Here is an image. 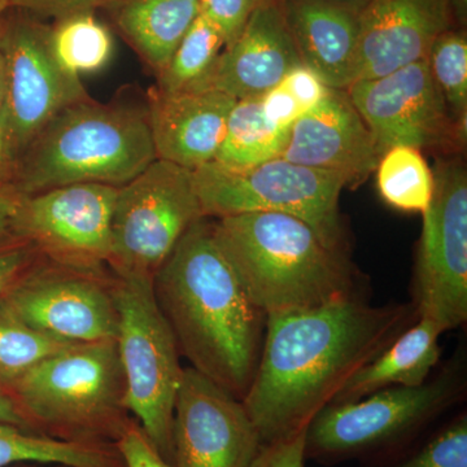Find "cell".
<instances>
[{
    "mask_svg": "<svg viewBox=\"0 0 467 467\" xmlns=\"http://www.w3.org/2000/svg\"><path fill=\"white\" fill-rule=\"evenodd\" d=\"M290 129L270 122L261 109L260 97L236 100L227 119L225 138L213 162L243 171L281 156Z\"/></svg>",
    "mask_w": 467,
    "mask_h": 467,
    "instance_id": "23",
    "label": "cell"
},
{
    "mask_svg": "<svg viewBox=\"0 0 467 467\" xmlns=\"http://www.w3.org/2000/svg\"><path fill=\"white\" fill-rule=\"evenodd\" d=\"M67 344L34 330L0 297V389L7 392L26 371Z\"/></svg>",
    "mask_w": 467,
    "mask_h": 467,
    "instance_id": "28",
    "label": "cell"
},
{
    "mask_svg": "<svg viewBox=\"0 0 467 467\" xmlns=\"http://www.w3.org/2000/svg\"><path fill=\"white\" fill-rule=\"evenodd\" d=\"M465 389L462 361H453L422 386L389 387L358 401L328 404L306 427V461L393 465L427 427L462 400Z\"/></svg>",
    "mask_w": 467,
    "mask_h": 467,
    "instance_id": "6",
    "label": "cell"
},
{
    "mask_svg": "<svg viewBox=\"0 0 467 467\" xmlns=\"http://www.w3.org/2000/svg\"><path fill=\"white\" fill-rule=\"evenodd\" d=\"M5 109L17 161L57 113L88 99L79 77L67 75L52 54L50 30L17 20L0 32Z\"/></svg>",
    "mask_w": 467,
    "mask_h": 467,
    "instance_id": "14",
    "label": "cell"
},
{
    "mask_svg": "<svg viewBox=\"0 0 467 467\" xmlns=\"http://www.w3.org/2000/svg\"><path fill=\"white\" fill-rule=\"evenodd\" d=\"M115 445L125 467H173L153 447L134 418Z\"/></svg>",
    "mask_w": 467,
    "mask_h": 467,
    "instance_id": "33",
    "label": "cell"
},
{
    "mask_svg": "<svg viewBox=\"0 0 467 467\" xmlns=\"http://www.w3.org/2000/svg\"><path fill=\"white\" fill-rule=\"evenodd\" d=\"M430 69L451 119L466 133L467 117V38L462 29L447 30L432 43L427 55Z\"/></svg>",
    "mask_w": 467,
    "mask_h": 467,
    "instance_id": "29",
    "label": "cell"
},
{
    "mask_svg": "<svg viewBox=\"0 0 467 467\" xmlns=\"http://www.w3.org/2000/svg\"><path fill=\"white\" fill-rule=\"evenodd\" d=\"M153 294L190 368L243 400L259 365L266 316L221 251L212 218L183 234L160 267Z\"/></svg>",
    "mask_w": 467,
    "mask_h": 467,
    "instance_id": "2",
    "label": "cell"
},
{
    "mask_svg": "<svg viewBox=\"0 0 467 467\" xmlns=\"http://www.w3.org/2000/svg\"><path fill=\"white\" fill-rule=\"evenodd\" d=\"M201 218L193 171L156 159L117 192L107 264L110 275L153 285L183 234Z\"/></svg>",
    "mask_w": 467,
    "mask_h": 467,
    "instance_id": "9",
    "label": "cell"
},
{
    "mask_svg": "<svg viewBox=\"0 0 467 467\" xmlns=\"http://www.w3.org/2000/svg\"><path fill=\"white\" fill-rule=\"evenodd\" d=\"M117 192L109 184L76 183L20 196L9 232L50 263L106 272Z\"/></svg>",
    "mask_w": 467,
    "mask_h": 467,
    "instance_id": "11",
    "label": "cell"
},
{
    "mask_svg": "<svg viewBox=\"0 0 467 467\" xmlns=\"http://www.w3.org/2000/svg\"><path fill=\"white\" fill-rule=\"evenodd\" d=\"M117 2L119 0H9V5L43 16L63 18L81 12H91L101 5H116Z\"/></svg>",
    "mask_w": 467,
    "mask_h": 467,
    "instance_id": "37",
    "label": "cell"
},
{
    "mask_svg": "<svg viewBox=\"0 0 467 467\" xmlns=\"http://www.w3.org/2000/svg\"><path fill=\"white\" fill-rule=\"evenodd\" d=\"M257 2L259 0H199V8L202 16L221 34L226 47L244 29Z\"/></svg>",
    "mask_w": 467,
    "mask_h": 467,
    "instance_id": "32",
    "label": "cell"
},
{
    "mask_svg": "<svg viewBox=\"0 0 467 467\" xmlns=\"http://www.w3.org/2000/svg\"><path fill=\"white\" fill-rule=\"evenodd\" d=\"M8 7H11V5H9V0H0V16L5 14V9Z\"/></svg>",
    "mask_w": 467,
    "mask_h": 467,
    "instance_id": "42",
    "label": "cell"
},
{
    "mask_svg": "<svg viewBox=\"0 0 467 467\" xmlns=\"http://www.w3.org/2000/svg\"><path fill=\"white\" fill-rule=\"evenodd\" d=\"M52 54L67 75L79 77L103 69L113 52L109 30L92 12L58 18L50 30Z\"/></svg>",
    "mask_w": 467,
    "mask_h": 467,
    "instance_id": "26",
    "label": "cell"
},
{
    "mask_svg": "<svg viewBox=\"0 0 467 467\" xmlns=\"http://www.w3.org/2000/svg\"><path fill=\"white\" fill-rule=\"evenodd\" d=\"M261 445L242 400L184 368L174 404L173 467H247Z\"/></svg>",
    "mask_w": 467,
    "mask_h": 467,
    "instance_id": "15",
    "label": "cell"
},
{
    "mask_svg": "<svg viewBox=\"0 0 467 467\" xmlns=\"http://www.w3.org/2000/svg\"><path fill=\"white\" fill-rule=\"evenodd\" d=\"M281 7L301 63L328 88L347 90L355 81L358 11L334 0H281Z\"/></svg>",
    "mask_w": 467,
    "mask_h": 467,
    "instance_id": "20",
    "label": "cell"
},
{
    "mask_svg": "<svg viewBox=\"0 0 467 467\" xmlns=\"http://www.w3.org/2000/svg\"><path fill=\"white\" fill-rule=\"evenodd\" d=\"M193 184L204 217L290 214L306 221L326 244L344 252L339 198L350 186L346 175L276 158L243 171L209 162L193 171Z\"/></svg>",
    "mask_w": 467,
    "mask_h": 467,
    "instance_id": "7",
    "label": "cell"
},
{
    "mask_svg": "<svg viewBox=\"0 0 467 467\" xmlns=\"http://www.w3.org/2000/svg\"><path fill=\"white\" fill-rule=\"evenodd\" d=\"M42 259L32 243L11 232L0 236V297Z\"/></svg>",
    "mask_w": 467,
    "mask_h": 467,
    "instance_id": "31",
    "label": "cell"
},
{
    "mask_svg": "<svg viewBox=\"0 0 467 467\" xmlns=\"http://www.w3.org/2000/svg\"><path fill=\"white\" fill-rule=\"evenodd\" d=\"M431 204L423 225L414 276L417 318L444 333L467 321V173L460 160L435 165Z\"/></svg>",
    "mask_w": 467,
    "mask_h": 467,
    "instance_id": "10",
    "label": "cell"
},
{
    "mask_svg": "<svg viewBox=\"0 0 467 467\" xmlns=\"http://www.w3.org/2000/svg\"><path fill=\"white\" fill-rule=\"evenodd\" d=\"M236 100L202 88L147 94V115L156 159L190 171L213 162L225 138L227 119Z\"/></svg>",
    "mask_w": 467,
    "mask_h": 467,
    "instance_id": "19",
    "label": "cell"
},
{
    "mask_svg": "<svg viewBox=\"0 0 467 467\" xmlns=\"http://www.w3.org/2000/svg\"><path fill=\"white\" fill-rule=\"evenodd\" d=\"M7 393L27 431L55 441L116 444L133 420L116 340L67 344Z\"/></svg>",
    "mask_w": 467,
    "mask_h": 467,
    "instance_id": "5",
    "label": "cell"
},
{
    "mask_svg": "<svg viewBox=\"0 0 467 467\" xmlns=\"http://www.w3.org/2000/svg\"><path fill=\"white\" fill-rule=\"evenodd\" d=\"M17 158L9 140L5 109V73L0 54V198L18 199L16 181Z\"/></svg>",
    "mask_w": 467,
    "mask_h": 467,
    "instance_id": "36",
    "label": "cell"
},
{
    "mask_svg": "<svg viewBox=\"0 0 467 467\" xmlns=\"http://www.w3.org/2000/svg\"><path fill=\"white\" fill-rule=\"evenodd\" d=\"M279 158L321 171L346 175L358 184L377 169L380 155L346 90H333L318 106L291 126Z\"/></svg>",
    "mask_w": 467,
    "mask_h": 467,
    "instance_id": "17",
    "label": "cell"
},
{
    "mask_svg": "<svg viewBox=\"0 0 467 467\" xmlns=\"http://www.w3.org/2000/svg\"><path fill=\"white\" fill-rule=\"evenodd\" d=\"M115 5L117 26L156 77L201 15L199 0H119Z\"/></svg>",
    "mask_w": 467,
    "mask_h": 467,
    "instance_id": "22",
    "label": "cell"
},
{
    "mask_svg": "<svg viewBox=\"0 0 467 467\" xmlns=\"http://www.w3.org/2000/svg\"><path fill=\"white\" fill-rule=\"evenodd\" d=\"M279 86L290 92L291 97L299 104L303 115L318 106L333 90L325 84L317 72L303 63L292 67L279 82Z\"/></svg>",
    "mask_w": 467,
    "mask_h": 467,
    "instance_id": "34",
    "label": "cell"
},
{
    "mask_svg": "<svg viewBox=\"0 0 467 467\" xmlns=\"http://www.w3.org/2000/svg\"><path fill=\"white\" fill-rule=\"evenodd\" d=\"M125 467L115 444L55 441L0 422V467L26 465Z\"/></svg>",
    "mask_w": 467,
    "mask_h": 467,
    "instance_id": "24",
    "label": "cell"
},
{
    "mask_svg": "<svg viewBox=\"0 0 467 467\" xmlns=\"http://www.w3.org/2000/svg\"><path fill=\"white\" fill-rule=\"evenodd\" d=\"M306 431L261 445L247 467H306Z\"/></svg>",
    "mask_w": 467,
    "mask_h": 467,
    "instance_id": "35",
    "label": "cell"
},
{
    "mask_svg": "<svg viewBox=\"0 0 467 467\" xmlns=\"http://www.w3.org/2000/svg\"><path fill=\"white\" fill-rule=\"evenodd\" d=\"M261 109L270 122L279 128L290 129L303 112L290 92L281 86L270 88L260 97Z\"/></svg>",
    "mask_w": 467,
    "mask_h": 467,
    "instance_id": "38",
    "label": "cell"
},
{
    "mask_svg": "<svg viewBox=\"0 0 467 467\" xmlns=\"http://www.w3.org/2000/svg\"><path fill=\"white\" fill-rule=\"evenodd\" d=\"M0 422L8 423V425L20 427V429L27 431L23 418L18 414L14 401L9 398L8 393L5 389H0ZM30 432V431H29Z\"/></svg>",
    "mask_w": 467,
    "mask_h": 467,
    "instance_id": "39",
    "label": "cell"
},
{
    "mask_svg": "<svg viewBox=\"0 0 467 467\" xmlns=\"http://www.w3.org/2000/svg\"><path fill=\"white\" fill-rule=\"evenodd\" d=\"M334 2L342 3L344 5H348L350 8H355L356 11H359L368 0H334Z\"/></svg>",
    "mask_w": 467,
    "mask_h": 467,
    "instance_id": "41",
    "label": "cell"
},
{
    "mask_svg": "<svg viewBox=\"0 0 467 467\" xmlns=\"http://www.w3.org/2000/svg\"><path fill=\"white\" fill-rule=\"evenodd\" d=\"M389 467H467V416L453 418L417 451Z\"/></svg>",
    "mask_w": 467,
    "mask_h": 467,
    "instance_id": "30",
    "label": "cell"
},
{
    "mask_svg": "<svg viewBox=\"0 0 467 467\" xmlns=\"http://www.w3.org/2000/svg\"><path fill=\"white\" fill-rule=\"evenodd\" d=\"M12 467H67V466H60V465H39V463H26V465H17V466H12Z\"/></svg>",
    "mask_w": 467,
    "mask_h": 467,
    "instance_id": "43",
    "label": "cell"
},
{
    "mask_svg": "<svg viewBox=\"0 0 467 467\" xmlns=\"http://www.w3.org/2000/svg\"><path fill=\"white\" fill-rule=\"evenodd\" d=\"M416 319L413 303L371 306L365 296L266 316L259 365L242 400L261 442L306 430Z\"/></svg>",
    "mask_w": 467,
    "mask_h": 467,
    "instance_id": "1",
    "label": "cell"
},
{
    "mask_svg": "<svg viewBox=\"0 0 467 467\" xmlns=\"http://www.w3.org/2000/svg\"><path fill=\"white\" fill-rule=\"evenodd\" d=\"M117 349L124 371L126 407L159 453L173 465V417L184 368L153 285L115 278Z\"/></svg>",
    "mask_w": 467,
    "mask_h": 467,
    "instance_id": "8",
    "label": "cell"
},
{
    "mask_svg": "<svg viewBox=\"0 0 467 467\" xmlns=\"http://www.w3.org/2000/svg\"><path fill=\"white\" fill-rule=\"evenodd\" d=\"M454 20L451 0H368L358 11L353 84L427 58L432 43Z\"/></svg>",
    "mask_w": 467,
    "mask_h": 467,
    "instance_id": "16",
    "label": "cell"
},
{
    "mask_svg": "<svg viewBox=\"0 0 467 467\" xmlns=\"http://www.w3.org/2000/svg\"><path fill=\"white\" fill-rule=\"evenodd\" d=\"M346 91L380 156L396 146L444 150L465 142L466 133L451 119L427 58L355 82Z\"/></svg>",
    "mask_w": 467,
    "mask_h": 467,
    "instance_id": "13",
    "label": "cell"
},
{
    "mask_svg": "<svg viewBox=\"0 0 467 467\" xmlns=\"http://www.w3.org/2000/svg\"><path fill=\"white\" fill-rule=\"evenodd\" d=\"M225 47L216 27L199 15L183 36L155 88L162 92L195 90L207 78Z\"/></svg>",
    "mask_w": 467,
    "mask_h": 467,
    "instance_id": "27",
    "label": "cell"
},
{
    "mask_svg": "<svg viewBox=\"0 0 467 467\" xmlns=\"http://www.w3.org/2000/svg\"><path fill=\"white\" fill-rule=\"evenodd\" d=\"M156 153L146 107L77 101L43 128L17 161L18 196L76 183L121 187Z\"/></svg>",
    "mask_w": 467,
    "mask_h": 467,
    "instance_id": "4",
    "label": "cell"
},
{
    "mask_svg": "<svg viewBox=\"0 0 467 467\" xmlns=\"http://www.w3.org/2000/svg\"><path fill=\"white\" fill-rule=\"evenodd\" d=\"M213 233L245 294L265 316L364 296L344 252L300 218L236 214L213 220Z\"/></svg>",
    "mask_w": 467,
    "mask_h": 467,
    "instance_id": "3",
    "label": "cell"
},
{
    "mask_svg": "<svg viewBox=\"0 0 467 467\" xmlns=\"http://www.w3.org/2000/svg\"><path fill=\"white\" fill-rule=\"evenodd\" d=\"M377 186L389 207L423 214L434 196V173L420 150L396 146L378 161Z\"/></svg>",
    "mask_w": 467,
    "mask_h": 467,
    "instance_id": "25",
    "label": "cell"
},
{
    "mask_svg": "<svg viewBox=\"0 0 467 467\" xmlns=\"http://www.w3.org/2000/svg\"><path fill=\"white\" fill-rule=\"evenodd\" d=\"M301 63L281 0H259L238 38L226 46L204 82L235 100L259 98Z\"/></svg>",
    "mask_w": 467,
    "mask_h": 467,
    "instance_id": "18",
    "label": "cell"
},
{
    "mask_svg": "<svg viewBox=\"0 0 467 467\" xmlns=\"http://www.w3.org/2000/svg\"><path fill=\"white\" fill-rule=\"evenodd\" d=\"M444 331L429 318H417L376 358L359 368L331 404L358 401L389 387H418L430 379L441 359Z\"/></svg>",
    "mask_w": 467,
    "mask_h": 467,
    "instance_id": "21",
    "label": "cell"
},
{
    "mask_svg": "<svg viewBox=\"0 0 467 467\" xmlns=\"http://www.w3.org/2000/svg\"><path fill=\"white\" fill-rule=\"evenodd\" d=\"M115 276L38 261L2 300L43 335L78 344L116 340Z\"/></svg>",
    "mask_w": 467,
    "mask_h": 467,
    "instance_id": "12",
    "label": "cell"
},
{
    "mask_svg": "<svg viewBox=\"0 0 467 467\" xmlns=\"http://www.w3.org/2000/svg\"><path fill=\"white\" fill-rule=\"evenodd\" d=\"M17 199L0 198V236L9 233Z\"/></svg>",
    "mask_w": 467,
    "mask_h": 467,
    "instance_id": "40",
    "label": "cell"
}]
</instances>
